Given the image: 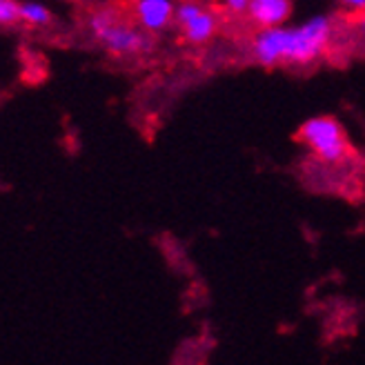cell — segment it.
<instances>
[{
	"label": "cell",
	"instance_id": "cell-1",
	"mask_svg": "<svg viewBox=\"0 0 365 365\" xmlns=\"http://www.w3.org/2000/svg\"><path fill=\"white\" fill-rule=\"evenodd\" d=\"M332 36V21L327 16H312L299 27H272L254 36V58L272 67L279 63L307 65L327 49Z\"/></svg>",
	"mask_w": 365,
	"mask_h": 365
},
{
	"label": "cell",
	"instance_id": "cell-2",
	"mask_svg": "<svg viewBox=\"0 0 365 365\" xmlns=\"http://www.w3.org/2000/svg\"><path fill=\"white\" fill-rule=\"evenodd\" d=\"M299 138L323 163H341L350 150L348 134L334 116H314L305 120L299 130Z\"/></svg>",
	"mask_w": 365,
	"mask_h": 365
},
{
	"label": "cell",
	"instance_id": "cell-3",
	"mask_svg": "<svg viewBox=\"0 0 365 365\" xmlns=\"http://www.w3.org/2000/svg\"><path fill=\"white\" fill-rule=\"evenodd\" d=\"M89 27L96 41L112 53H138L150 47V41L136 27L123 23L112 9H98L91 16Z\"/></svg>",
	"mask_w": 365,
	"mask_h": 365
},
{
	"label": "cell",
	"instance_id": "cell-4",
	"mask_svg": "<svg viewBox=\"0 0 365 365\" xmlns=\"http://www.w3.org/2000/svg\"><path fill=\"white\" fill-rule=\"evenodd\" d=\"M174 21H176V25H180L182 36H185L187 43H192V45L207 43L216 31V16L210 9L200 7L196 3L178 5L176 14H174Z\"/></svg>",
	"mask_w": 365,
	"mask_h": 365
},
{
	"label": "cell",
	"instance_id": "cell-5",
	"mask_svg": "<svg viewBox=\"0 0 365 365\" xmlns=\"http://www.w3.org/2000/svg\"><path fill=\"white\" fill-rule=\"evenodd\" d=\"M292 14V5L287 0H252L247 16L252 23H257L261 29L283 27V23Z\"/></svg>",
	"mask_w": 365,
	"mask_h": 365
},
{
	"label": "cell",
	"instance_id": "cell-6",
	"mask_svg": "<svg viewBox=\"0 0 365 365\" xmlns=\"http://www.w3.org/2000/svg\"><path fill=\"white\" fill-rule=\"evenodd\" d=\"M134 14H136V21L143 29L160 31L170 25L176 9L172 3H168V0H138L134 5Z\"/></svg>",
	"mask_w": 365,
	"mask_h": 365
},
{
	"label": "cell",
	"instance_id": "cell-7",
	"mask_svg": "<svg viewBox=\"0 0 365 365\" xmlns=\"http://www.w3.org/2000/svg\"><path fill=\"white\" fill-rule=\"evenodd\" d=\"M49 9L38 3H21V21L29 25H47L49 23Z\"/></svg>",
	"mask_w": 365,
	"mask_h": 365
},
{
	"label": "cell",
	"instance_id": "cell-8",
	"mask_svg": "<svg viewBox=\"0 0 365 365\" xmlns=\"http://www.w3.org/2000/svg\"><path fill=\"white\" fill-rule=\"evenodd\" d=\"M21 21V3L3 0L0 3V25H14Z\"/></svg>",
	"mask_w": 365,
	"mask_h": 365
},
{
	"label": "cell",
	"instance_id": "cell-9",
	"mask_svg": "<svg viewBox=\"0 0 365 365\" xmlns=\"http://www.w3.org/2000/svg\"><path fill=\"white\" fill-rule=\"evenodd\" d=\"M225 7H227L230 11H234V14H243V11L250 9V3H247V0H227Z\"/></svg>",
	"mask_w": 365,
	"mask_h": 365
},
{
	"label": "cell",
	"instance_id": "cell-10",
	"mask_svg": "<svg viewBox=\"0 0 365 365\" xmlns=\"http://www.w3.org/2000/svg\"><path fill=\"white\" fill-rule=\"evenodd\" d=\"M345 7H350V9H365V0H348V3H345Z\"/></svg>",
	"mask_w": 365,
	"mask_h": 365
},
{
	"label": "cell",
	"instance_id": "cell-11",
	"mask_svg": "<svg viewBox=\"0 0 365 365\" xmlns=\"http://www.w3.org/2000/svg\"><path fill=\"white\" fill-rule=\"evenodd\" d=\"M359 27H361V31L365 34V14H363V18H361V23H359Z\"/></svg>",
	"mask_w": 365,
	"mask_h": 365
}]
</instances>
